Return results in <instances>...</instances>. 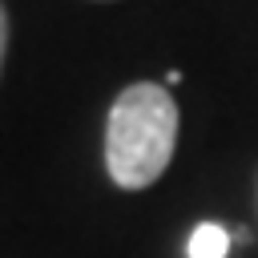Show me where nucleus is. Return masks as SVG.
<instances>
[{
    "label": "nucleus",
    "instance_id": "1",
    "mask_svg": "<svg viewBox=\"0 0 258 258\" xmlns=\"http://www.w3.org/2000/svg\"><path fill=\"white\" fill-rule=\"evenodd\" d=\"M177 145V101L165 85L137 81L117 93L105 121V169L121 189L153 185Z\"/></svg>",
    "mask_w": 258,
    "mask_h": 258
},
{
    "label": "nucleus",
    "instance_id": "2",
    "mask_svg": "<svg viewBox=\"0 0 258 258\" xmlns=\"http://www.w3.org/2000/svg\"><path fill=\"white\" fill-rule=\"evenodd\" d=\"M226 254H230V230L218 222H202L185 242V258H226Z\"/></svg>",
    "mask_w": 258,
    "mask_h": 258
},
{
    "label": "nucleus",
    "instance_id": "3",
    "mask_svg": "<svg viewBox=\"0 0 258 258\" xmlns=\"http://www.w3.org/2000/svg\"><path fill=\"white\" fill-rule=\"evenodd\" d=\"M4 48H8V16H4V4H0V64H4Z\"/></svg>",
    "mask_w": 258,
    "mask_h": 258
}]
</instances>
